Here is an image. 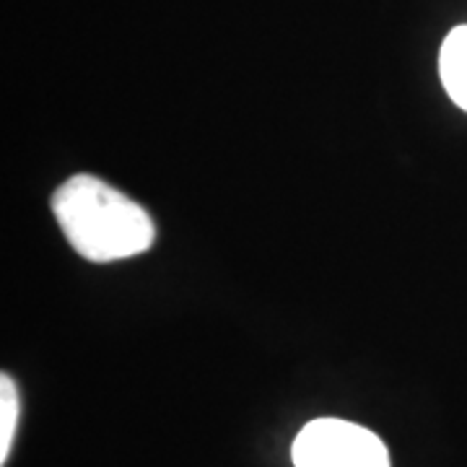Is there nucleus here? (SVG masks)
Instances as JSON below:
<instances>
[{
	"mask_svg": "<svg viewBox=\"0 0 467 467\" xmlns=\"http://www.w3.org/2000/svg\"><path fill=\"white\" fill-rule=\"evenodd\" d=\"M52 213L67 244L91 263H115L146 252L156 226L143 205L94 174H76L52 195Z\"/></svg>",
	"mask_w": 467,
	"mask_h": 467,
	"instance_id": "1",
	"label": "nucleus"
},
{
	"mask_svg": "<svg viewBox=\"0 0 467 467\" xmlns=\"http://www.w3.org/2000/svg\"><path fill=\"white\" fill-rule=\"evenodd\" d=\"M296 467H389L382 439L340 418L306 423L294 441Z\"/></svg>",
	"mask_w": 467,
	"mask_h": 467,
	"instance_id": "2",
	"label": "nucleus"
},
{
	"mask_svg": "<svg viewBox=\"0 0 467 467\" xmlns=\"http://www.w3.org/2000/svg\"><path fill=\"white\" fill-rule=\"evenodd\" d=\"M439 73L450 99L467 112V26L447 34L439 55Z\"/></svg>",
	"mask_w": 467,
	"mask_h": 467,
	"instance_id": "3",
	"label": "nucleus"
},
{
	"mask_svg": "<svg viewBox=\"0 0 467 467\" xmlns=\"http://www.w3.org/2000/svg\"><path fill=\"white\" fill-rule=\"evenodd\" d=\"M18 420V395L8 374L0 377V462L8 460Z\"/></svg>",
	"mask_w": 467,
	"mask_h": 467,
	"instance_id": "4",
	"label": "nucleus"
}]
</instances>
